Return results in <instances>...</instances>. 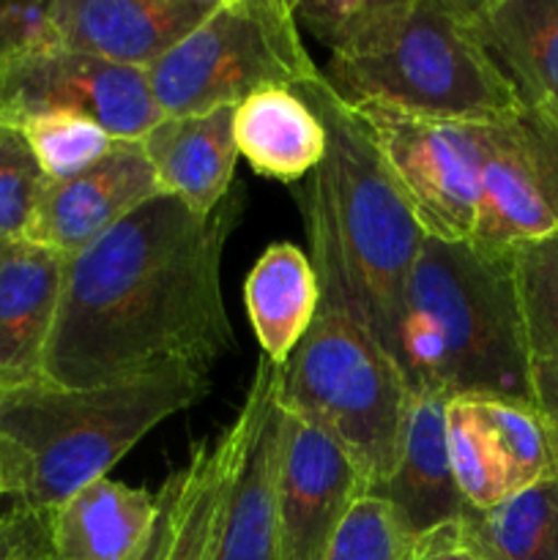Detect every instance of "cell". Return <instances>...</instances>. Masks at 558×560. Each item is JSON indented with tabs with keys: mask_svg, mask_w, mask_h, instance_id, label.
<instances>
[{
	"mask_svg": "<svg viewBox=\"0 0 558 560\" xmlns=\"http://www.w3.org/2000/svg\"><path fill=\"white\" fill-rule=\"evenodd\" d=\"M230 191L211 217L153 197L66 257L44 381L63 388L208 375L235 345L222 299V255L241 217Z\"/></svg>",
	"mask_w": 558,
	"mask_h": 560,
	"instance_id": "obj_1",
	"label": "cell"
},
{
	"mask_svg": "<svg viewBox=\"0 0 558 560\" xmlns=\"http://www.w3.org/2000/svg\"><path fill=\"white\" fill-rule=\"evenodd\" d=\"M301 208L321 301L312 326L279 366L277 405L342 446L372 495L397 463L410 386L350 293L317 170L306 178Z\"/></svg>",
	"mask_w": 558,
	"mask_h": 560,
	"instance_id": "obj_2",
	"label": "cell"
},
{
	"mask_svg": "<svg viewBox=\"0 0 558 560\" xmlns=\"http://www.w3.org/2000/svg\"><path fill=\"white\" fill-rule=\"evenodd\" d=\"M397 364L410 392L534 405L512 257L427 238L405 284Z\"/></svg>",
	"mask_w": 558,
	"mask_h": 560,
	"instance_id": "obj_3",
	"label": "cell"
},
{
	"mask_svg": "<svg viewBox=\"0 0 558 560\" xmlns=\"http://www.w3.org/2000/svg\"><path fill=\"white\" fill-rule=\"evenodd\" d=\"M211 392L197 372L93 388L36 381L0 392L3 495L49 514L91 481L104 479L148 432Z\"/></svg>",
	"mask_w": 558,
	"mask_h": 560,
	"instance_id": "obj_4",
	"label": "cell"
},
{
	"mask_svg": "<svg viewBox=\"0 0 558 560\" xmlns=\"http://www.w3.org/2000/svg\"><path fill=\"white\" fill-rule=\"evenodd\" d=\"M295 91L326 129L328 148L317 175L350 293L377 342L397 361L405 284L427 235L359 109L342 102L323 74Z\"/></svg>",
	"mask_w": 558,
	"mask_h": 560,
	"instance_id": "obj_5",
	"label": "cell"
},
{
	"mask_svg": "<svg viewBox=\"0 0 558 560\" xmlns=\"http://www.w3.org/2000/svg\"><path fill=\"white\" fill-rule=\"evenodd\" d=\"M323 80L353 107L457 124H496L523 107L470 27L468 0H410L375 47L328 58Z\"/></svg>",
	"mask_w": 558,
	"mask_h": 560,
	"instance_id": "obj_6",
	"label": "cell"
},
{
	"mask_svg": "<svg viewBox=\"0 0 558 560\" xmlns=\"http://www.w3.org/2000/svg\"><path fill=\"white\" fill-rule=\"evenodd\" d=\"M323 71L301 42L293 0H219L146 71L162 115L239 107L266 88H299Z\"/></svg>",
	"mask_w": 558,
	"mask_h": 560,
	"instance_id": "obj_7",
	"label": "cell"
},
{
	"mask_svg": "<svg viewBox=\"0 0 558 560\" xmlns=\"http://www.w3.org/2000/svg\"><path fill=\"white\" fill-rule=\"evenodd\" d=\"M356 109L375 135L427 238L470 244L481 197L487 124L419 118L372 104Z\"/></svg>",
	"mask_w": 558,
	"mask_h": 560,
	"instance_id": "obj_8",
	"label": "cell"
},
{
	"mask_svg": "<svg viewBox=\"0 0 558 560\" xmlns=\"http://www.w3.org/2000/svg\"><path fill=\"white\" fill-rule=\"evenodd\" d=\"M558 230V109L520 107L487 124L481 197L470 244L487 255L514 249Z\"/></svg>",
	"mask_w": 558,
	"mask_h": 560,
	"instance_id": "obj_9",
	"label": "cell"
},
{
	"mask_svg": "<svg viewBox=\"0 0 558 560\" xmlns=\"http://www.w3.org/2000/svg\"><path fill=\"white\" fill-rule=\"evenodd\" d=\"M49 113L80 115L124 142L164 118L146 71L63 47L0 66V120L22 126Z\"/></svg>",
	"mask_w": 558,
	"mask_h": 560,
	"instance_id": "obj_10",
	"label": "cell"
},
{
	"mask_svg": "<svg viewBox=\"0 0 558 560\" xmlns=\"http://www.w3.org/2000/svg\"><path fill=\"white\" fill-rule=\"evenodd\" d=\"M274 495L277 560H323L342 520L361 495H370V487L342 446L282 410Z\"/></svg>",
	"mask_w": 558,
	"mask_h": 560,
	"instance_id": "obj_11",
	"label": "cell"
},
{
	"mask_svg": "<svg viewBox=\"0 0 558 560\" xmlns=\"http://www.w3.org/2000/svg\"><path fill=\"white\" fill-rule=\"evenodd\" d=\"M159 195L162 184L140 142L120 140L85 173L49 180L25 241L71 257Z\"/></svg>",
	"mask_w": 558,
	"mask_h": 560,
	"instance_id": "obj_12",
	"label": "cell"
},
{
	"mask_svg": "<svg viewBox=\"0 0 558 560\" xmlns=\"http://www.w3.org/2000/svg\"><path fill=\"white\" fill-rule=\"evenodd\" d=\"M219 0H53L63 49L148 71L178 47Z\"/></svg>",
	"mask_w": 558,
	"mask_h": 560,
	"instance_id": "obj_13",
	"label": "cell"
},
{
	"mask_svg": "<svg viewBox=\"0 0 558 560\" xmlns=\"http://www.w3.org/2000/svg\"><path fill=\"white\" fill-rule=\"evenodd\" d=\"M271 370V361L260 355L244 405L228 430L217 438H202L191 446L189 463L181 468L184 479L175 501V525L164 560H213L230 492L255 432Z\"/></svg>",
	"mask_w": 558,
	"mask_h": 560,
	"instance_id": "obj_14",
	"label": "cell"
},
{
	"mask_svg": "<svg viewBox=\"0 0 558 560\" xmlns=\"http://www.w3.org/2000/svg\"><path fill=\"white\" fill-rule=\"evenodd\" d=\"M452 399L432 392H410L399 438L397 463L372 495L392 506L394 517L414 541L457 525L465 501L454 485L446 446V408Z\"/></svg>",
	"mask_w": 558,
	"mask_h": 560,
	"instance_id": "obj_15",
	"label": "cell"
},
{
	"mask_svg": "<svg viewBox=\"0 0 558 560\" xmlns=\"http://www.w3.org/2000/svg\"><path fill=\"white\" fill-rule=\"evenodd\" d=\"M66 257L31 241H0V392L44 381Z\"/></svg>",
	"mask_w": 558,
	"mask_h": 560,
	"instance_id": "obj_16",
	"label": "cell"
},
{
	"mask_svg": "<svg viewBox=\"0 0 558 560\" xmlns=\"http://www.w3.org/2000/svg\"><path fill=\"white\" fill-rule=\"evenodd\" d=\"M233 115L235 107L164 115L140 140L164 195L181 200L197 217H211L233 189L239 162Z\"/></svg>",
	"mask_w": 558,
	"mask_h": 560,
	"instance_id": "obj_17",
	"label": "cell"
},
{
	"mask_svg": "<svg viewBox=\"0 0 558 560\" xmlns=\"http://www.w3.org/2000/svg\"><path fill=\"white\" fill-rule=\"evenodd\" d=\"M162 487H129L109 476L80 487L49 512L55 560H131L162 512Z\"/></svg>",
	"mask_w": 558,
	"mask_h": 560,
	"instance_id": "obj_18",
	"label": "cell"
},
{
	"mask_svg": "<svg viewBox=\"0 0 558 560\" xmlns=\"http://www.w3.org/2000/svg\"><path fill=\"white\" fill-rule=\"evenodd\" d=\"M468 20L520 104L558 109V0H468Z\"/></svg>",
	"mask_w": 558,
	"mask_h": 560,
	"instance_id": "obj_19",
	"label": "cell"
},
{
	"mask_svg": "<svg viewBox=\"0 0 558 560\" xmlns=\"http://www.w3.org/2000/svg\"><path fill=\"white\" fill-rule=\"evenodd\" d=\"M239 156L263 178L295 184L310 178L326 156V129L295 88H266L235 107Z\"/></svg>",
	"mask_w": 558,
	"mask_h": 560,
	"instance_id": "obj_20",
	"label": "cell"
},
{
	"mask_svg": "<svg viewBox=\"0 0 558 560\" xmlns=\"http://www.w3.org/2000/svg\"><path fill=\"white\" fill-rule=\"evenodd\" d=\"M279 366L263 394L255 432L230 492L213 560H277V465L282 410L277 405Z\"/></svg>",
	"mask_w": 558,
	"mask_h": 560,
	"instance_id": "obj_21",
	"label": "cell"
},
{
	"mask_svg": "<svg viewBox=\"0 0 558 560\" xmlns=\"http://www.w3.org/2000/svg\"><path fill=\"white\" fill-rule=\"evenodd\" d=\"M321 301L315 268L301 246L279 241L252 266L244 304L263 359L282 366L312 326Z\"/></svg>",
	"mask_w": 558,
	"mask_h": 560,
	"instance_id": "obj_22",
	"label": "cell"
},
{
	"mask_svg": "<svg viewBox=\"0 0 558 560\" xmlns=\"http://www.w3.org/2000/svg\"><path fill=\"white\" fill-rule=\"evenodd\" d=\"M465 545L485 560H558V470L492 509H465Z\"/></svg>",
	"mask_w": 558,
	"mask_h": 560,
	"instance_id": "obj_23",
	"label": "cell"
},
{
	"mask_svg": "<svg viewBox=\"0 0 558 560\" xmlns=\"http://www.w3.org/2000/svg\"><path fill=\"white\" fill-rule=\"evenodd\" d=\"M476 419L490 435L512 492H523L556 474L550 441L536 405L507 402V399H468Z\"/></svg>",
	"mask_w": 558,
	"mask_h": 560,
	"instance_id": "obj_24",
	"label": "cell"
},
{
	"mask_svg": "<svg viewBox=\"0 0 558 560\" xmlns=\"http://www.w3.org/2000/svg\"><path fill=\"white\" fill-rule=\"evenodd\" d=\"M410 0H293L295 22L332 52L353 58L375 47L405 16Z\"/></svg>",
	"mask_w": 558,
	"mask_h": 560,
	"instance_id": "obj_25",
	"label": "cell"
},
{
	"mask_svg": "<svg viewBox=\"0 0 558 560\" xmlns=\"http://www.w3.org/2000/svg\"><path fill=\"white\" fill-rule=\"evenodd\" d=\"M446 446L454 485H457L465 506L481 512V509H492L514 495L501 457H498L481 421L476 419L468 399L449 402Z\"/></svg>",
	"mask_w": 558,
	"mask_h": 560,
	"instance_id": "obj_26",
	"label": "cell"
},
{
	"mask_svg": "<svg viewBox=\"0 0 558 560\" xmlns=\"http://www.w3.org/2000/svg\"><path fill=\"white\" fill-rule=\"evenodd\" d=\"M531 359L558 364V230L512 252Z\"/></svg>",
	"mask_w": 558,
	"mask_h": 560,
	"instance_id": "obj_27",
	"label": "cell"
},
{
	"mask_svg": "<svg viewBox=\"0 0 558 560\" xmlns=\"http://www.w3.org/2000/svg\"><path fill=\"white\" fill-rule=\"evenodd\" d=\"M49 180H66L102 162L120 140L80 115L49 113L20 126Z\"/></svg>",
	"mask_w": 558,
	"mask_h": 560,
	"instance_id": "obj_28",
	"label": "cell"
},
{
	"mask_svg": "<svg viewBox=\"0 0 558 560\" xmlns=\"http://www.w3.org/2000/svg\"><path fill=\"white\" fill-rule=\"evenodd\" d=\"M47 184L20 126L0 120V241L25 238Z\"/></svg>",
	"mask_w": 558,
	"mask_h": 560,
	"instance_id": "obj_29",
	"label": "cell"
},
{
	"mask_svg": "<svg viewBox=\"0 0 558 560\" xmlns=\"http://www.w3.org/2000/svg\"><path fill=\"white\" fill-rule=\"evenodd\" d=\"M416 541L403 530L392 506L361 495L334 534L323 560H414Z\"/></svg>",
	"mask_w": 558,
	"mask_h": 560,
	"instance_id": "obj_30",
	"label": "cell"
},
{
	"mask_svg": "<svg viewBox=\"0 0 558 560\" xmlns=\"http://www.w3.org/2000/svg\"><path fill=\"white\" fill-rule=\"evenodd\" d=\"M53 0L49 3H0V66L58 49Z\"/></svg>",
	"mask_w": 558,
	"mask_h": 560,
	"instance_id": "obj_31",
	"label": "cell"
},
{
	"mask_svg": "<svg viewBox=\"0 0 558 560\" xmlns=\"http://www.w3.org/2000/svg\"><path fill=\"white\" fill-rule=\"evenodd\" d=\"M0 560H55L49 514L14 503V509L0 517Z\"/></svg>",
	"mask_w": 558,
	"mask_h": 560,
	"instance_id": "obj_32",
	"label": "cell"
},
{
	"mask_svg": "<svg viewBox=\"0 0 558 560\" xmlns=\"http://www.w3.org/2000/svg\"><path fill=\"white\" fill-rule=\"evenodd\" d=\"M531 381H534V405L536 410H539L542 424H545L547 430L553 463H556V470H558V364L556 361H534Z\"/></svg>",
	"mask_w": 558,
	"mask_h": 560,
	"instance_id": "obj_33",
	"label": "cell"
},
{
	"mask_svg": "<svg viewBox=\"0 0 558 560\" xmlns=\"http://www.w3.org/2000/svg\"><path fill=\"white\" fill-rule=\"evenodd\" d=\"M181 479H184V470H173L167 479L162 481V512H159L156 525H153L151 536L142 545V550L137 552L131 560H164V552H167L170 536H173V525H175V501H178V490H181Z\"/></svg>",
	"mask_w": 558,
	"mask_h": 560,
	"instance_id": "obj_34",
	"label": "cell"
},
{
	"mask_svg": "<svg viewBox=\"0 0 558 560\" xmlns=\"http://www.w3.org/2000/svg\"><path fill=\"white\" fill-rule=\"evenodd\" d=\"M414 560H485V558H479L468 545H465L457 525H446V528L435 530V534L416 541Z\"/></svg>",
	"mask_w": 558,
	"mask_h": 560,
	"instance_id": "obj_35",
	"label": "cell"
},
{
	"mask_svg": "<svg viewBox=\"0 0 558 560\" xmlns=\"http://www.w3.org/2000/svg\"><path fill=\"white\" fill-rule=\"evenodd\" d=\"M0 498H3V470H0Z\"/></svg>",
	"mask_w": 558,
	"mask_h": 560,
	"instance_id": "obj_36",
	"label": "cell"
}]
</instances>
